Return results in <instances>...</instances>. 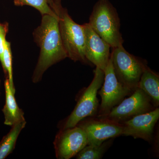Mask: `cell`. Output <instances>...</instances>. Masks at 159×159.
Here are the masks:
<instances>
[{
    "label": "cell",
    "mask_w": 159,
    "mask_h": 159,
    "mask_svg": "<svg viewBox=\"0 0 159 159\" xmlns=\"http://www.w3.org/2000/svg\"><path fill=\"white\" fill-rule=\"evenodd\" d=\"M42 16L41 22L33 32L34 41L40 49L32 77L34 83L41 80L50 67L68 57L60 34L57 16L49 15Z\"/></svg>",
    "instance_id": "6da1fadb"
},
{
    "label": "cell",
    "mask_w": 159,
    "mask_h": 159,
    "mask_svg": "<svg viewBox=\"0 0 159 159\" xmlns=\"http://www.w3.org/2000/svg\"><path fill=\"white\" fill-rule=\"evenodd\" d=\"M49 6L57 16L60 34L68 57L74 61L90 64L84 53L85 33L83 25L72 19L61 0H48Z\"/></svg>",
    "instance_id": "7a4b0ae2"
},
{
    "label": "cell",
    "mask_w": 159,
    "mask_h": 159,
    "mask_svg": "<svg viewBox=\"0 0 159 159\" xmlns=\"http://www.w3.org/2000/svg\"><path fill=\"white\" fill-rule=\"evenodd\" d=\"M92 29L111 48L123 44L118 12L109 0H99L94 6L88 23Z\"/></svg>",
    "instance_id": "3957f363"
},
{
    "label": "cell",
    "mask_w": 159,
    "mask_h": 159,
    "mask_svg": "<svg viewBox=\"0 0 159 159\" xmlns=\"http://www.w3.org/2000/svg\"><path fill=\"white\" fill-rule=\"evenodd\" d=\"M110 57L118 81L134 92L138 88L141 76L147 66L146 62L129 53L122 45L112 48Z\"/></svg>",
    "instance_id": "277c9868"
},
{
    "label": "cell",
    "mask_w": 159,
    "mask_h": 159,
    "mask_svg": "<svg viewBox=\"0 0 159 159\" xmlns=\"http://www.w3.org/2000/svg\"><path fill=\"white\" fill-rule=\"evenodd\" d=\"M104 78V71L96 67L92 82L84 91L70 115L63 122L61 129L76 126L83 119L97 114L99 108L97 92L102 85Z\"/></svg>",
    "instance_id": "5b68a950"
},
{
    "label": "cell",
    "mask_w": 159,
    "mask_h": 159,
    "mask_svg": "<svg viewBox=\"0 0 159 159\" xmlns=\"http://www.w3.org/2000/svg\"><path fill=\"white\" fill-rule=\"evenodd\" d=\"M103 71L104 81L99 93L101 97V103L97 116L98 118L105 116L112 109L123 100L125 97L133 92L118 81L114 73L111 57Z\"/></svg>",
    "instance_id": "8992f818"
},
{
    "label": "cell",
    "mask_w": 159,
    "mask_h": 159,
    "mask_svg": "<svg viewBox=\"0 0 159 159\" xmlns=\"http://www.w3.org/2000/svg\"><path fill=\"white\" fill-rule=\"evenodd\" d=\"M132 94L102 117L122 123L136 116L155 109L149 97L141 89L138 88Z\"/></svg>",
    "instance_id": "52a82bcc"
},
{
    "label": "cell",
    "mask_w": 159,
    "mask_h": 159,
    "mask_svg": "<svg viewBox=\"0 0 159 159\" xmlns=\"http://www.w3.org/2000/svg\"><path fill=\"white\" fill-rule=\"evenodd\" d=\"M84 131L88 139V145H98L106 140L122 135L123 126L119 123L102 118L83 119L77 124Z\"/></svg>",
    "instance_id": "ba28073f"
},
{
    "label": "cell",
    "mask_w": 159,
    "mask_h": 159,
    "mask_svg": "<svg viewBox=\"0 0 159 159\" xmlns=\"http://www.w3.org/2000/svg\"><path fill=\"white\" fill-rule=\"evenodd\" d=\"M56 157L70 159L76 156L88 145V139L84 131L78 125L60 129L54 142Z\"/></svg>",
    "instance_id": "9c48e42d"
},
{
    "label": "cell",
    "mask_w": 159,
    "mask_h": 159,
    "mask_svg": "<svg viewBox=\"0 0 159 159\" xmlns=\"http://www.w3.org/2000/svg\"><path fill=\"white\" fill-rule=\"evenodd\" d=\"M83 25L86 58L90 63L104 71L110 58L111 46L93 30L89 23H85Z\"/></svg>",
    "instance_id": "30bf717a"
},
{
    "label": "cell",
    "mask_w": 159,
    "mask_h": 159,
    "mask_svg": "<svg viewBox=\"0 0 159 159\" xmlns=\"http://www.w3.org/2000/svg\"><path fill=\"white\" fill-rule=\"evenodd\" d=\"M159 118V108L141 114L122 123V135L141 139L149 142L153 138L154 128Z\"/></svg>",
    "instance_id": "8fae6325"
},
{
    "label": "cell",
    "mask_w": 159,
    "mask_h": 159,
    "mask_svg": "<svg viewBox=\"0 0 159 159\" xmlns=\"http://www.w3.org/2000/svg\"><path fill=\"white\" fill-rule=\"evenodd\" d=\"M4 85L6 92V103L2 110L5 117L4 124L12 126L25 119L24 112L17 105L15 93L11 90L8 78L5 80Z\"/></svg>",
    "instance_id": "7c38bea8"
},
{
    "label": "cell",
    "mask_w": 159,
    "mask_h": 159,
    "mask_svg": "<svg viewBox=\"0 0 159 159\" xmlns=\"http://www.w3.org/2000/svg\"><path fill=\"white\" fill-rule=\"evenodd\" d=\"M138 88L142 89L150 98L155 107L159 105V77L148 66L142 73Z\"/></svg>",
    "instance_id": "4fadbf2b"
},
{
    "label": "cell",
    "mask_w": 159,
    "mask_h": 159,
    "mask_svg": "<svg viewBox=\"0 0 159 159\" xmlns=\"http://www.w3.org/2000/svg\"><path fill=\"white\" fill-rule=\"evenodd\" d=\"M26 124L25 120L11 126V130L0 142V159L6 158L14 150L18 138Z\"/></svg>",
    "instance_id": "5bb4252c"
},
{
    "label": "cell",
    "mask_w": 159,
    "mask_h": 159,
    "mask_svg": "<svg viewBox=\"0 0 159 159\" xmlns=\"http://www.w3.org/2000/svg\"><path fill=\"white\" fill-rule=\"evenodd\" d=\"M112 143L110 139L98 145H87L76 155L77 159H99L103 157L106 151Z\"/></svg>",
    "instance_id": "9a60e30c"
},
{
    "label": "cell",
    "mask_w": 159,
    "mask_h": 159,
    "mask_svg": "<svg viewBox=\"0 0 159 159\" xmlns=\"http://www.w3.org/2000/svg\"><path fill=\"white\" fill-rule=\"evenodd\" d=\"M2 67L6 78L9 80V85L11 90L15 94L13 80V72H12V57L11 53V43L7 40L5 41L3 53Z\"/></svg>",
    "instance_id": "2e32d148"
},
{
    "label": "cell",
    "mask_w": 159,
    "mask_h": 159,
    "mask_svg": "<svg viewBox=\"0 0 159 159\" xmlns=\"http://www.w3.org/2000/svg\"><path fill=\"white\" fill-rule=\"evenodd\" d=\"M13 2L16 6H28L33 7L37 9L42 16L49 15L57 16L55 12L49 6L48 0H13Z\"/></svg>",
    "instance_id": "e0dca14e"
},
{
    "label": "cell",
    "mask_w": 159,
    "mask_h": 159,
    "mask_svg": "<svg viewBox=\"0 0 159 159\" xmlns=\"http://www.w3.org/2000/svg\"><path fill=\"white\" fill-rule=\"evenodd\" d=\"M9 31V24L7 22H0V61L3 65V53L6 34Z\"/></svg>",
    "instance_id": "ac0fdd59"
},
{
    "label": "cell",
    "mask_w": 159,
    "mask_h": 159,
    "mask_svg": "<svg viewBox=\"0 0 159 159\" xmlns=\"http://www.w3.org/2000/svg\"><path fill=\"white\" fill-rule=\"evenodd\" d=\"M0 84H1V80H0Z\"/></svg>",
    "instance_id": "d6986e66"
}]
</instances>
